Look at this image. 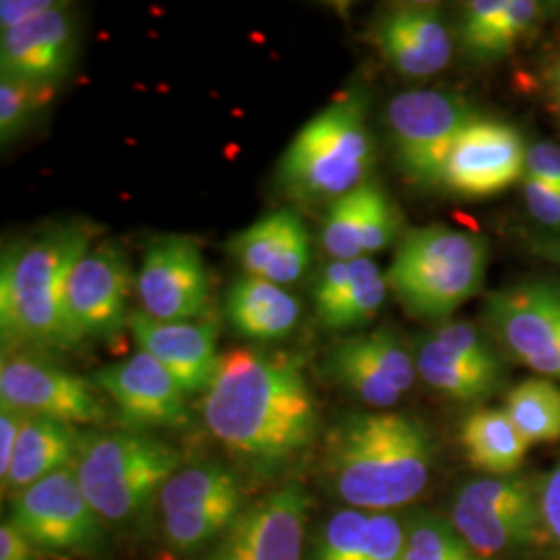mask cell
I'll return each mask as SVG.
<instances>
[{"label": "cell", "instance_id": "6da1fadb", "mask_svg": "<svg viewBox=\"0 0 560 560\" xmlns=\"http://www.w3.org/2000/svg\"><path fill=\"white\" fill-rule=\"evenodd\" d=\"M206 428L249 469L270 476L307 451L318 436V402L287 355L233 349L201 400Z\"/></svg>", "mask_w": 560, "mask_h": 560}, {"label": "cell", "instance_id": "7a4b0ae2", "mask_svg": "<svg viewBox=\"0 0 560 560\" xmlns=\"http://www.w3.org/2000/svg\"><path fill=\"white\" fill-rule=\"evenodd\" d=\"M434 465L428 428L407 413H351L330 430L326 474L349 509L395 513L425 492Z\"/></svg>", "mask_w": 560, "mask_h": 560}, {"label": "cell", "instance_id": "3957f363", "mask_svg": "<svg viewBox=\"0 0 560 560\" xmlns=\"http://www.w3.org/2000/svg\"><path fill=\"white\" fill-rule=\"evenodd\" d=\"M94 229L62 222L4 247L0 260L2 353H59L80 345L67 314V282Z\"/></svg>", "mask_w": 560, "mask_h": 560}, {"label": "cell", "instance_id": "277c9868", "mask_svg": "<svg viewBox=\"0 0 560 560\" xmlns=\"http://www.w3.org/2000/svg\"><path fill=\"white\" fill-rule=\"evenodd\" d=\"M488 261L486 237L432 224L413 229L400 240L386 280L411 316L442 322L480 293Z\"/></svg>", "mask_w": 560, "mask_h": 560}, {"label": "cell", "instance_id": "5b68a950", "mask_svg": "<svg viewBox=\"0 0 560 560\" xmlns=\"http://www.w3.org/2000/svg\"><path fill=\"white\" fill-rule=\"evenodd\" d=\"M374 161L365 101L349 94L303 125L279 162V180L293 200L335 201L368 180Z\"/></svg>", "mask_w": 560, "mask_h": 560}, {"label": "cell", "instance_id": "8992f818", "mask_svg": "<svg viewBox=\"0 0 560 560\" xmlns=\"http://www.w3.org/2000/svg\"><path fill=\"white\" fill-rule=\"evenodd\" d=\"M180 467L177 448L129 430L83 434L75 459L81 490L104 525L140 517Z\"/></svg>", "mask_w": 560, "mask_h": 560}, {"label": "cell", "instance_id": "52a82bcc", "mask_svg": "<svg viewBox=\"0 0 560 560\" xmlns=\"http://www.w3.org/2000/svg\"><path fill=\"white\" fill-rule=\"evenodd\" d=\"M448 521L481 560L517 559L541 541L538 481L483 476L455 492Z\"/></svg>", "mask_w": 560, "mask_h": 560}, {"label": "cell", "instance_id": "ba28073f", "mask_svg": "<svg viewBox=\"0 0 560 560\" xmlns=\"http://www.w3.org/2000/svg\"><path fill=\"white\" fill-rule=\"evenodd\" d=\"M156 502L164 541L183 555L214 546L247 509L240 480L217 463L180 467Z\"/></svg>", "mask_w": 560, "mask_h": 560}, {"label": "cell", "instance_id": "9c48e42d", "mask_svg": "<svg viewBox=\"0 0 560 560\" xmlns=\"http://www.w3.org/2000/svg\"><path fill=\"white\" fill-rule=\"evenodd\" d=\"M11 523L44 552L96 557L106 548L104 521L81 490L75 463L15 494Z\"/></svg>", "mask_w": 560, "mask_h": 560}, {"label": "cell", "instance_id": "30bf717a", "mask_svg": "<svg viewBox=\"0 0 560 560\" xmlns=\"http://www.w3.org/2000/svg\"><path fill=\"white\" fill-rule=\"evenodd\" d=\"M476 117L467 102L448 92L413 90L393 98L386 122L400 173L418 187L442 185L448 154Z\"/></svg>", "mask_w": 560, "mask_h": 560}, {"label": "cell", "instance_id": "8fae6325", "mask_svg": "<svg viewBox=\"0 0 560 560\" xmlns=\"http://www.w3.org/2000/svg\"><path fill=\"white\" fill-rule=\"evenodd\" d=\"M92 381L71 374L40 353H2L0 402L34 418L69 425H104L110 411Z\"/></svg>", "mask_w": 560, "mask_h": 560}, {"label": "cell", "instance_id": "7c38bea8", "mask_svg": "<svg viewBox=\"0 0 560 560\" xmlns=\"http://www.w3.org/2000/svg\"><path fill=\"white\" fill-rule=\"evenodd\" d=\"M421 381L448 399L480 402L501 390L504 361L471 322H444L421 337L413 353Z\"/></svg>", "mask_w": 560, "mask_h": 560}, {"label": "cell", "instance_id": "4fadbf2b", "mask_svg": "<svg viewBox=\"0 0 560 560\" xmlns=\"http://www.w3.org/2000/svg\"><path fill=\"white\" fill-rule=\"evenodd\" d=\"M486 318L521 363L560 381L559 280H525L492 291L486 298Z\"/></svg>", "mask_w": 560, "mask_h": 560}, {"label": "cell", "instance_id": "5bb4252c", "mask_svg": "<svg viewBox=\"0 0 560 560\" xmlns=\"http://www.w3.org/2000/svg\"><path fill=\"white\" fill-rule=\"evenodd\" d=\"M312 506L300 483L280 486L249 504L201 560H305Z\"/></svg>", "mask_w": 560, "mask_h": 560}, {"label": "cell", "instance_id": "9a60e30c", "mask_svg": "<svg viewBox=\"0 0 560 560\" xmlns=\"http://www.w3.org/2000/svg\"><path fill=\"white\" fill-rule=\"evenodd\" d=\"M324 374L363 405L390 409L413 386L418 370L397 332L376 328L340 340L324 360Z\"/></svg>", "mask_w": 560, "mask_h": 560}, {"label": "cell", "instance_id": "2e32d148", "mask_svg": "<svg viewBox=\"0 0 560 560\" xmlns=\"http://www.w3.org/2000/svg\"><path fill=\"white\" fill-rule=\"evenodd\" d=\"M143 312L161 322L196 320L208 307L210 277L198 243L161 235L148 243L136 279Z\"/></svg>", "mask_w": 560, "mask_h": 560}, {"label": "cell", "instance_id": "e0dca14e", "mask_svg": "<svg viewBox=\"0 0 560 560\" xmlns=\"http://www.w3.org/2000/svg\"><path fill=\"white\" fill-rule=\"evenodd\" d=\"M129 291L131 270L119 245L90 247L67 282V314L80 339H113L129 326Z\"/></svg>", "mask_w": 560, "mask_h": 560}, {"label": "cell", "instance_id": "ac0fdd59", "mask_svg": "<svg viewBox=\"0 0 560 560\" xmlns=\"http://www.w3.org/2000/svg\"><path fill=\"white\" fill-rule=\"evenodd\" d=\"M520 131L501 120H471L444 164L442 185L463 198H490L525 177Z\"/></svg>", "mask_w": 560, "mask_h": 560}, {"label": "cell", "instance_id": "d6986e66", "mask_svg": "<svg viewBox=\"0 0 560 560\" xmlns=\"http://www.w3.org/2000/svg\"><path fill=\"white\" fill-rule=\"evenodd\" d=\"M92 382L119 411L120 423L129 432L177 430L189 423L185 393L159 361L145 351L129 360L98 370Z\"/></svg>", "mask_w": 560, "mask_h": 560}, {"label": "cell", "instance_id": "ffe728a7", "mask_svg": "<svg viewBox=\"0 0 560 560\" xmlns=\"http://www.w3.org/2000/svg\"><path fill=\"white\" fill-rule=\"evenodd\" d=\"M131 335L175 378L187 395H206L219 372V332L212 322H161L131 314Z\"/></svg>", "mask_w": 560, "mask_h": 560}, {"label": "cell", "instance_id": "44dd1931", "mask_svg": "<svg viewBox=\"0 0 560 560\" xmlns=\"http://www.w3.org/2000/svg\"><path fill=\"white\" fill-rule=\"evenodd\" d=\"M374 44L397 73L430 78L453 57V34L441 9L423 2L397 4L374 23Z\"/></svg>", "mask_w": 560, "mask_h": 560}, {"label": "cell", "instance_id": "7402d4cb", "mask_svg": "<svg viewBox=\"0 0 560 560\" xmlns=\"http://www.w3.org/2000/svg\"><path fill=\"white\" fill-rule=\"evenodd\" d=\"M75 23L59 4L36 20L4 30L0 36V73L57 88L75 60Z\"/></svg>", "mask_w": 560, "mask_h": 560}, {"label": "cell", "instance_id": "603a6c76", "mask_svg": "<svg viewBox=\"0 0 560 560\" xmlns=\"http://www.w3.org/2000/svg\"><path fill=\"white\" fill-rule=\"evenodd\" d=\"M399 212L378 183L365 180L332 201L322 222V245L332 260L370 258L399 233Z\"/></svg>", "mask_w": 560, "mask_h": 560}, {"label": "cell", "instance_id": "cb8c5ba5", "mask_svg": "<svg viewBox=\"0 0 560 560\" xmlns=\"http://www.w3.org/2000/svg\"><path fill=\"white\" fill-rule=\"evenodd\" d=\"M247 277L291 284L310 264V235L298 212L277 210L249 224L226 245Z\"/></svg>", "mask_w": 560, "mask_h": 560}, {"label": "cell", "instance_id": "d4e9b609", "mask_svg": "<svg viewBox=\"0 0 560 560\" xmlns=\"http://www.w3.org/2000/svg\"><path fill=\"white\" fill-rule=\"evenodd\" d=\"M310 560H405V521L395 513L340 509L322 523Z\"/></svg>", "mask_w": 560, "mask_h": 560}, {"label": "cell", "instance_id": "484cf974", "mask_svg": "<svg viewBox=\"0 0 560 560\" xmlns=\"http://www.w3.org/2000/svg\"><path fill=\"white\" fill-rule=\"evenodd\" d=\"M81 439L83 434L75 430V425L30 416L21 430L9 476L2 480V492L15 497L32 483L73 465L80 453Z\"/></svg>", "mask_w": 560, "mask_h": 560}, {"label": "cell", "instance_id": "4316f807", "mask_svg": "<svg viewBox=\"0 0 560 560\" xmlns=\"http://www.w3.org/2000/svg\"><path fill=\"white\" fill-rule=\"evenodd\" d=\"M224 312L241 337L277 340L287 337L298 326L301 305L284 287L245 277L229 289Z\"/></svg>", "mask_w": 560, "mask_h": 560}, {"label": "cell", "instance_id": "83f0119b", "mask_svg": "<svg viewBox=\"0 0 560 560\" xmlns=\"http://www.w3.org/2000/svg\"><path fill=\"white\" fill-rule=\"evenodd\" d=\"M460 442L469 463L486 476L517 474L529 446L506 409L497 407L469 413L460 425Z\"/></svg>", "mask_w": 560, "mask_h": 560}, {"label": "cell", "instance_id": "f1b7e54d", "mask_svg": "<svg viewBox=\"0 0 560 560\" xmlns=\"http://www.w3.org/2000/svg\"><path fill=\"white\" fill-rule=\"evenodd\" d=\"M388 280L382 275L381 266L370 258L351 260V277L340 300L318 316L322 328L342 332L365 326L374 320L386 300Z\"/></svg>", "mask_w": 560, "mask_h": 560}, {"label": "cell", "instance_id": "f546056e", "mask_svg": "<svg viewBox=\"0 0 560 560\" xmlns=\"http://www.w3.org/2000/svg\"><path fill=\"white\" fill-rule=\"evenodd\" d=\"M506 413L527 444L560 441V386L546 378H529L506 395Z\"/></svg>", "mask_w": 560, "mask_h": 560}, {"label": "cell", "instance_id": "4dcf8cb0", "mask_svg": "<svg viewBox=\"0 0 560 560\" xmlns=\"http://www.w3.org/2000/svg\"><path fill=\"white\" fill-rule=\"evenodd\" d=\"M405 560H481L453 523L434 513L405 521Z\"/></svg>", "mask_w": 560, "mask_h": 560}, {"label": "cell", "instance_id": "1f68e13d", "mask_svg": "<svg viewBox=\"0 0 560 560\" xmlns=\"http://www.w3.org/2000/svg\"><path fill=\"white\" fill-rule=\"evenodd\" d=\"M55 88L0 73V141L9 145L21 138L50 104Z\"/></svg>", "mask_w": 560, "mask_h": 560}, {"label": "cell", "instance_id": "d6a6232c", "mask_svg": "<svg viewBox=\"0 0 560 560\" xmlns=\"http://www.w3.org/2000/svg\"><path fill=\"white\" fill-rule=\"evenodd\" d=\"M546 7L536 0H509L476 59H497L511 52L515 44L538 23Z\"/></svg>", "mask_w": 560, "mask_h": 560}, {"label": "cell", "instance_id": "836d02e7", "mask_svg": "<svg viewBox=\"0 0 560 560\" xmlns=\"http://www.w3.org/2000/svg\"><path fill=\"white\" fill-rule=\"evenodd\" d=\"M509 0H474L465 7L460 23L463 48L476 59L483 42L488 40Z\"/></svg>", "mask_w": 560, "mask_h": 560}, {"label": "cell", "instance_id": "e575fe53", "mask_svg": "<svg viewBox=\"0 0 560 560\" xmlns=\"http://www.w3.org/2000/svg\"><path fill=\"white\" fill-rule=\"evenodd\" d=\"M541 540L560 555V460H557L538 480Z\"/></svg>", "mask_w": 560, "mask_h": 560}, {"label": "cell", "instance_id": "d590c367", "mask_svg": "<svg viewBox=\"0 0 560 560\" xmlns=\"http://www.w3.org/2000/svg\"><path fill=\"white\" fill-rule=\"evenodd\" d=\"M523 198L527 203L529 214L536 221L552 229L560 231V191L544 185L540 180L532 179V177H523Z\"/></svg>", "mask_w": 560, "mask_h": 560}, {"label": "cell", "instance_id": "8d00e7d4", "mask_svg": "<svg viewBox=\"0 0 560 560\" xmlns=\"http://www.w3.org/2000/svg\"><path fill=\"white\" fill-rule=\"evenodd\" d=\"M525 175L560 191V145L536 141L527 145Z\"/></svg>", "mask_w": 560, "mask_h": 560}, {"label": "cell", "instance_id": "74e56055", "mask_svg": "<svg viewBox=\"0 0 560 560\" xmlns=\"http://www.w3.org/2000/svg\"><path fill=\"white\" fill-rule=\"evenodd\" d=\"M27 420H30L27 413L7 402H0V481L9 476L21 430Z\"/></svg>", "mask_w": 560, "mask_h": 560}, {"label": "cell", "instance_id": "f35d334b", "mask_svg": "<svg viewBox=\"0 0 560 560\" xmlns=\"http://www.w3.org/2000/svg\"><path fill=\"white\" fill-rule=\"evenodd\" d=\"M55 0H2L0 2V30L18 27L25 21L36 20L42 13L59 7Z\"/></svg>", "mask_w": 560, "mask_h": 560}, {"label": "cell", "instance_id": "ab89813d", "mask_svg": "<svg viewBox=\"0 0 560 560\" xmlns=\"http://www.w3.org/2000/svg\"><path fill=\"white\" fill-rule=\"evenodd\" d=\"M34 544L27 540L20 529L4 521L0 527V560H34Z\"/></svg>", "mask_w": 560, "mask_h": 560}, {"label": "cell", "instance_id": "60d3db41", "mask_svg": "<svg viewBox=\"0 0 560 560\" xmlns=\"http://www.w3.org/2000/svg\"><path fill=\"white\" fill-rule=\"evenodd\" d=\"M529 245L538 258L560 268V237H536Z\"/></svg>", "mask_w": 560, "mask_h": 560}, {"label": "cell", "instance_id": "b9f144b4", "mask_svg": "<svg viewBox=\"0 0 560 560\" xmlns=\"http://www.w3.org/2000/svg\"><path fill=\"white\" fill-rule=\"evenodd\" d=\"M555 92H557L560 102V60L559 65H557V71H555Z\"/></svg>", "mask_w": 560, "mask_h": 560}]
</instances>
